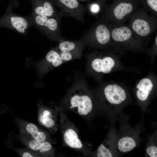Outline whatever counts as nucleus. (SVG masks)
Segmentation results:
<instances>
[{"instance_id":"obj_1","label":"nucleus","mask_w":157,"mask_h":157,"mask_svg":"<svg viewBox=\"0 0 157 157\" xmlns=\"http://www.w3.org/2000/svg\"><path fill=\"white\" fill-rule=\"evenodd\" d=\"M110 23L112 41L118 53H123L126 51H146L142 42L129 26L123 23Z\"/></svg>"},{"instance_id":"obj_2","label":"nucleus","mask_w":157,"mask_h":157,"mask_svg":"<svg viewBox=\"0 0 157 157\" xmlns=\"http://www.w3.org/2000/svg\"><path fill=\"white\" fill-rule=\"evenodd\" d=\"M90 47L117 53L112 41L109 21L103 16L96 22L80 40Z\"/></svg>"},{"instance_id":"obj_3","label":"nucleus","mask_w":157,"mask_h":157,"mask_svg":"<svg viewBox=\"0 0 157 157\" xmlns=\"http://www.w3.org/2000/svg\"><path fill=\"white\" fill-rule=\"evenodd\" d=\"M117 53L106 50L97 51L88 56L89 66L92 72L100 76L125 69Z\"/></svg>"},{"instance_id":"obj_4","label":"nucleus","mask_w":157,"mask_h":157,"mask_svg":"<svg viewBox=\"0 0 157 157\" xmlns=\"http://www.w3.org/2000/svg\"><path fill=\"white\" fill-rule=\"evenodd\" d=\"M130 19L129 26L146 47L150 35L156 30L157 19L149 16L143 8H138Z\"/></svg>"},{"instance_id":"obj_5","label":"nucleus","mask_w":157,"mask_h":157,"mask_svg":"<svg viewBox=\"0 0 157 157\" xmlns=\"http://www.w3.org/2000/svg\"><path fill=\"white\" fill-rule=\"evenodd\" d=\"M140 3V0H114L104 8L103 16L110 22L123 23L130 18Z\"/></svg>"},{"instance_id":"obj_6","label":"nucleus","mask_w":157,"mask_h":157,"mask_svg":"<svg viewBox=\"0 0 157 157\" xmlns=\"http://www.w3.org/2000/svg\"><path fill=\"white\" fill-rule=\"evenodd\" d=\"M30 17L32 24L50 40L59 41L64 40L60 29L61 18L32 14Z\"/></svg>"},{"instance_id":"obj_7","label":"nucleus","mask_w":157,"mask_h":157,"mask_svg":"<svg viewBox=\"0 0 157 157\" xmlns=\"http://www.w3.org/2000/svg\"><path fill=\"white\" fill-rule=\"evenodd\" d=\"M157 89V78L152 72L138 81L134 91L138 101L142 104H147L153 97Z\"/></svg>"},{"instance_id":"obj_8","label":"nucleus","mask_w":157,"mask_h":157,"mask_svg":"<svg viewBox=\"0 0 157 157\" xmlns=\"http://www.w3.org/2000/svg\"><path fill=\"white\" fill-rule=\"evenodd\" d=\"M104 86V97L106 101L110 105L119 106L127 100L128 93L125 86L119 83L111 82Z\"/></svg>"},{"instance_id":"obj_9","label":"nucleus","mask_w":157,"mask_h":157,"mask_svg":"<svg viewBox=\"0 0 157 157\" xmlns=\"http://www.w3.org/2000/svg\"><path fill=\"white\" fill-rule=\"evenodd\" d=\"M32 25L30 17L18 16L8 9L0 19V27L8 28L22 34H26Z\"/></svg>"},{"instance_id":"obj_10","label":"nucleus","mask_w":157,"mask_h":157,"mask_svg":"<svg viewBox=\"0 0 157 157\" xmlns=\"http://www.w3.org/2000/svg\"><path fill=\"white\" fill-rule=\"evenodd\" d=\"M69 103L71 109L77 108L78 113L81 115H87L92 110V102L86 91L81 88L73 91L69 97Z\"/></svg>"},{"instance_id":"obj_11","label":"nucleus","mask_w":157,"mask_h":157,"mask_svg":"<svg viewBox=\"0 0 157 157\" xmlns=\"http://www.w3.org/2000/svg\"><path fill=\"white\" fill-rule=\"evenodd\" d=\"M56 47L60 56L64 62L70 61L80 57L85 44L80 40L78 41H60Z\"/></svg>"},{"instance_id":"obj_12","label":"nucleus","mask_w":157,"mask_h":157,"mask_svg":"<svg viewBox=\"0 0 157 157\" xmlns=\"http://www.w3.org/2000/svg\"><path fill=\"white\" fill-rule=\"evenodd\" d=\"M61 17L67 16L72 17L76 20L84 23L85 9L80 5L77 0H58Z\"/></svg>"},{"instance_id":"obj_13","label":"nucleus","mask_w":157,"mask_h":157,"mask_svg":"<svg viewBox=\"0 0 157 157\" xmlns=\"http://www.w3.org/2000/svg\"><path fill=\"white\" fill-rule=\"evenodd\" d=\"M64 63L55 47L51 49L43 59L38 63L36 66L40 74H43L59 66Z\"/></svg>"},{"instance_id":"obj_14","label":"nucleus","mask_w":157,"mask_h":157,"mask_svg":"<svg viewBox=\"0 0 157 157\" xmlns=\"http://www.w3.org/2000/svg\"><path fill=\"white\" fill-rule=\"evenodd\" d=\"M32 15L61 17L59 13L56 10L52 4L48 1H44L42 4L36 6L34 8Z\"/></svg>"},{"instance_id":"obj_15","label":"nucleus","mask_w":157,"mask_h":157,"mask_svg":"<svg viewBox=\"0 0 157 157\" xmlns=\"http://www.w3.org/2000/svg\"><path fill=\"white\" fill-rule=\"evenodd\" d=\"M63 136L65 142L70 147L78 149L82 147V143L74 130L72 129H67L65 131Z\"/></svg>"},{"instance_id":"obj_16","label":"nucleus","mask_w":157,"mask_h":157,"mask_svg":"<svg viewBox=\"0 0 157 157\" xmlns=\"http://www.w3.org/2000/svg\"><path fill=\"white\" fill-rule=\"evenodd\" d=\"M25 132L32 138L39 142H44L46 139V135L43 131H40L35 124L31 123L27 124L25 126Z\"/></svg>"},{"instance_id":"obj_17","label":"nucleus","mask_w":157,"mask_h":157,"mask_svg":"<svg viewBox=\"0 0 157 157\" xmlns=\"http://www.w3.org/2000/svg\"><path fill=\"white\" fill-rule=\"evenodd\" d=\"M28 145L32 151L40 154L49 151L52 148V146L49 142H39L32 138L28 141Z\"/></svg>"},{"instance_id":"obj_18","label":"nucleus","mask_w":157,"mask_h":157,"mask_svg":"<svg viewBox=\"0 0 157 157\" xmlns=\"http://www.w3.org/2000/svg\"><path fill=\"white\" fill-rule=\"evenodd\" d=\"M117 145L119 151L125 153L134 149L136 146V143L132 138L126 136L122 138L119 140Z\"/></svg>"},{"instance_id":"obj_19","label":"nucleus","mask_w":157,"mask_h":157,"mask_svg":"<svg viewBox=\"0 0 157 157\" xmlns=\"http://www.w3.org/2000/svg\"><path fill=\"white\" fill-rule=\"evenodd\" d=\"M39 114L38 120L40 123L48 128L53 127L55 124L54 120L52 118V115L50 111L45 109Z\"/></svg>"},{"instance_id":"obj_20","label":"nucleus","mask_w":157,"mask_h":157,"mask_svg":"<svg viewBox=\"0 0 157 157\" xmlns=\"http://www.w3.org/2000/svg\"><path fill=\"white\" fill-rule=\"evenodd\" d=\"M143 8L156 17L157 15V0H140Z\"/></svg>"},{"instance_id":"obj_21","label":"nucleus","mask_w":157,"mask_h":157,"mask_svg":"<svg viewBox=\"0 0 157 157\" xmlns=\"http://www.w3.org/2000/svg\"><path fill=\"white\" fill-rule=\"evenodd\" d=\"M97 156L98 157H112L113 155L110 150L101 144L97 148Z\"/></svg>"},{"instance_id":"obj_22","label":"nucleus","mask_w":157,"mask_h":157,"mask_svg":"<svg viewBox=\"0 0 157 157\" xmlns=\"http://www.w3.org/2000/svg\"><path fill=\"white\" fill-rule=\"evenodd\" d=\"M157 35L156 36L153 43L151 47L147 49L146 51L151 58L152 62L157 55Z\"/></svg>"},{"instance_id":"obj_23","label":"nucleus","mask_w":157,"mask_h":157,"mask_svg":"<svg viewBox=\"0 0 157 157\" xmlns=\"http://www.w3.org/2000/svg\"><path fill=\"white\" fill-rule=\"evenodd\" d=\"M146 152L150 157H157V148L155 146L152 145L149 146L146 149Z\"/></svg>"},{"instance_id":"obj_24","label":"nucleus","mask_w":157,"mask_h":157,"mask_svg":"<svg viewBox=\"0 0 157 157\" xmlns=\"http://www.w3.org/2000/svg\"><path fill=\"white\" fill-rule=\"evenodd\" d=\"M89 10L90 13L92 14H97L100 10V5L97 3L92 4L89 7Z\"/></svg>"},{"instance_id":"obj_25","label":"nucleus","mask_w":157,"mask_h":157,"mask_svg":"<svg viewBox=\"0 0 157 157\" xmlns=\"http://www.w3.org/2000/svg\"><path fill=\"white\" fill-rule=\"evenodd\" d=\"M22 156L23 157H32L34 156L32 154H31V153L28 151H25L23 153Z\"/></svg>"},{"instance_id":"obj_26","label":"nucleus","mask_w":157,"mask_h":157,"mask_svg":"<svg viewBox=\"0 0 157 157\" xmlns=\"http://www.w3.org/2000/svg\"><path fill=\"white\" fill-rule=\"evenodd\" d=\"M106 0H98V1L99 2V5L101 4L102 6L104 7V8L106 6L105 4V2L106 1Z\"/></svg>"},{"instance_id":"obj_27","label":"nucleus","mask_w":157,"mask_h":157,"mask_svg":"<svg viewBox=\"0 0 157 157\" xmlns=\"http://www.w3.org/2000/svg\"><path fill=\"white\" fill-rule=\"evenodd\" d=\"M81 0V1H85V0Z\"/></svg>"}]
</instances>
